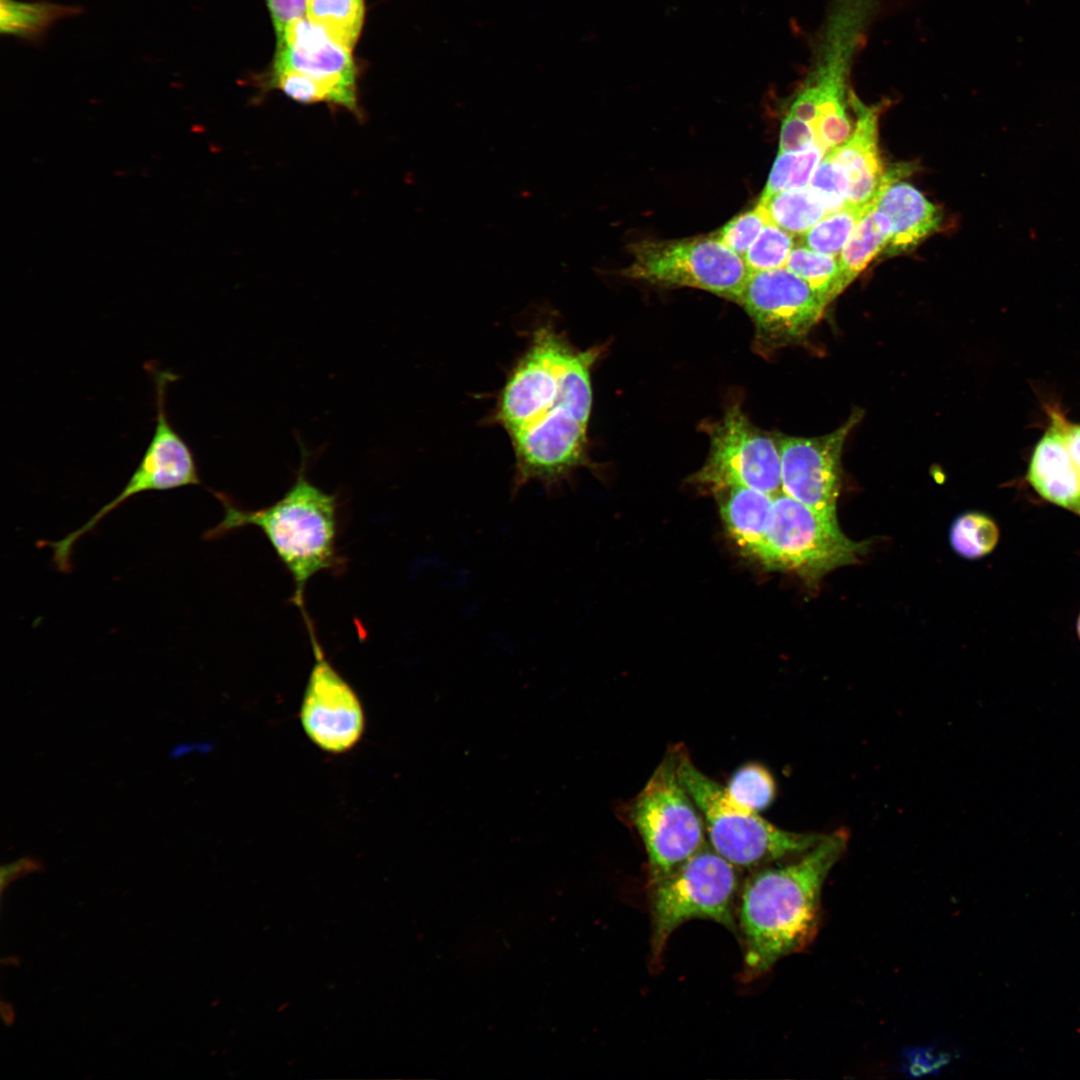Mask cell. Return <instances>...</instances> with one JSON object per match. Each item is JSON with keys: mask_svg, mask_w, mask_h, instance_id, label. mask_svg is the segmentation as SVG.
<instances>
[{"mask_svg": "<svg viewBox=\"0 0 1080 1080\" xmlns=\"http://www.w3.org/2000/svg\"><path fill=\"white\" fill-rule=\"evenodd\" d=\"M848 840V831L837 829L824 834L791 863L765 866L746 878L736 907L744 952L743 981L762 976L815 938L823 884L844 854Z\"/></svg>", "mask_w": 1080, "mask_h": 1080, "instance_id": "6da1fadb", "label": "cell"}, {"mask_svg": "<svg viewBox=\"0 0 1080 1080\" xmlns=\"http://www.w3.org/2000/svg\"><path fill=\"white\" fill-rule=\"evenodd\" d=\"M305 459L289 490L270 506L246 510L224 493H215L224 508L223 519L203 538L217 539L246 526L259 528L289 571L292 602L305 612L308 581L336 564L337 500L306 478Z\"/></svg>", "mask_w": 1080, "mask_h": 1080, "instance_id": "7a4b0ae2", "label": "cell"}, {"mask_svg": "<svg viewBox=\"0 0 1080 1080\" xmlns=\"http://www.w3.org/2000/svg\"><path fill=\"white\" fill-rule=\"evenodd\" d=\"M678 775L702 816L711 848L738 869H759L815 846L824 834L783 830L734 803L682 746L672 750Z\"/></svg>", "mask_w": 1080, "mask_h": 1080, "instance_id": "3957f363", "label": "cell"}, {"mask_svg": "<svg viewBox=\"0 0 1080 1080\" xmlns=\"http://www.w3.org/2000/svg\"><path fill=\"white\" fill-rule=\"evenodd\" d=\"M738 868L707 844L671 875L649 886L652 968H658L671 934L692 919H708L738 933Z\"/></svg>", "mask_w": 1080, "mask_h": 1080, "instance_id": "277c9868", "label": "cell"}, {"mask_svg": "<svg viewBox=\"0 0 1080 1080\" xmlns=\"http://www.w3.org/2000/svg\"><path fill=\"white\" fill-rule=\"evenodd\" d=\"M630 816L647 853L648 886L706 845L702 816L678 775L672 751L635 797Z\"/></svg>", "mask_w": 1080, "mask_h": 1080, "instance_id": "5b68a950", "label": "cell"}, {"mask_svg": "<svg viewBox=\"0 0 1080 1080\" xmlns=\"http://www.w3.org/2000/svg\"><path fill=\"white\" fill-rule=\"evenodd\" d=\"M866 548L867 543L847 538L837 521L821 516L782 491L773 498L756 559L815 583L836 568L856 563Z\"/></svg>", "mask_w": 1080, "mask_h": 1080, "instance_id": "8992f818", "label": "cell"}, {"mask_svg": "<svg viewBox=\"0 0 1080 1080\" xmlns=\"http://www.w3.org/2000/svg\"><path fill=\"white\" fill-rule=\"evenodd\" d=\"M621 274L665 287L698 288L738 303L751 273L744 259L714 234L677 240H641Z\"/></svg>", "mask_w": 1080, "mask_h": 1080, "instance_id": "52a82bcc", "label": "cell"}, {"mask_svg": "<svg viewBox=\"0 0 1080 1080\" xmlns=\"http://www.w3.org/2000/svg\"><path fill=\"white\" fill-rule=\"evenodd\" d=\"M575 351L552 325L536 329L496 404L495 422L509 437L532 427L565 401Z\"/></svg>", "mask_w": 1080, "mask_h": 1080, "instance_id": "ba28073f", "label": "cell"}, {"mask_svg": "<svg viewBox=\"0 0 1080 1080\" xmlns=\"http://www.w3.org/2000/svg\"><path fill=\"white\" fill-rule=\"evenodd\" d=\"M145 368L153 379L155 391L156 416L152 438L121 492L82 526L58 540L59 548L66 553H71L84 534L93 530L103 518L131 497L144 492L169 491L201 484L194 453L173 428L166 410L167 388L177 379V375L158 368L152 362L147 363Z\"/></svg>", "mask_w": 1080, "mask_h": 1080, "instance_id": "9c48e42d", "label": "cell"}, {"mask_svg": "<svg viewBox=\"0 0 1080 1080\" xmlns=\"http://www.w3.org/2000/svg\"><path fill=\"white\" fill-rule=\"evenodd\" d=\"M696 479L717 492L748 487L775 496L782 492L777 441L734 405L711 430L710 453Z\"/></svg>", "mask_w": 1080, "mask_h": 1080, "instance_id": "30bf717a", "label": "cell"}, {"mask_svg": "<svg viewBox=\"0 0 1080 1080\" xmlns=\"http://www.w3.org/2000/svg\"><path fill=\"white\" fill-rule=\"evenodd\" d=\"M737 304L753 320L756 339L765 350L800 342L827 306L787 267L751 272Z\"/></svg>", "mask_w": 1080, "mask_h": 1080, "instance_id": "8fae6325", "label": "cell"}, {"mask_svg": "<svg viewBox=\"0 0 1080 1080\" xmlns=\"http://www.w3.org/2000/svg\"><path fill=\"white\" fill-rule=\"evenodd\" d=\"M314 664L304 690L300 722L306 736L322 751L341 754L356 746L365 729L362 703L352 686L327 660L313 625L303 613Z\"/></svg>", "mask_w": 1080, "mask_h": 1080, "instance_id": "7c38bea8", "label": "cell"}, {"mask_svg": "<svg viewBox=\"0 0 1080 1080\" xmlns=\"http://www.w3.org/2000/svg\"><path fill=\"white\" fill-rule=\"evenodd\" d=\"M861 414L855 411L839 428L818 437L780 435L782 491L821 516L837 521L843 445Z\"/></svg>", "mask_w": 1080, "mask_h": 1080, "instance_id": "4fadbf2b", "label": "cell"}, {"mask_svg": "<svg viewBox=\"0 0 1080 1080\" xmlns=\"http://www.w3.org/2000/svg\"><path fill=\"white\" fill-rule=\"evenodd\" d=\"M294 70L330 88L338 106L357 117L362 116L357 99V67L352 50L334 42L320 27L307 18L291 23L281 39L273 70Z\"/></svg>", "mask_w": 1080, "mask_h": 1080, "instance_id": "5bb4252c", "label": "cell"}, {"mask_svg": "<svg viewBox=\"0 0 1080 1080\" xmlns=\"http://www.w3.org/2000/svg\"><path fill=\"white\" fill-rule=\"evenodd\" d=\"M1048 426L1030 457L1026 480L1046 501L1080 517V466L1060 423L1062 408L1044 405Z\"/></svg>", "mask_w": 1080, "mask_h": 1080, "instance_id": "9a60e30c", "label": "cell"}, {"mask_svg": "<svg viewBox=\"0 0 1080 1080\" xmlns=\"http://www.w3.org/2000/svg\"><path fill=\"white\" fill-rule=\"evenodd\" d=\"M851 107L857 116L854 131L826 154L847 180V205L864 206L874 202L886 174L878 147L880 106H868L852 92Z\"/></svg>", "mask_w": 1080, "mask_h": 1080, "instance_id": "2e32d148", "label": "cell"}, {"mask_svg": "<svg viewBox=\"0 0 1080 1080\" xmlns=\"http://www.w3.org/2000/svg\"><path fill=\"white\" fill-rule=\"evenodd\" d=\"M897 171L886 172L874 199L875 207L885 213L892 225L884 253L895 255L912 249L935 232L942 220L940 210L918 189L897 181Z\"/></svg>", "mask_w": 1080, "mask_h": 1080, "instance_id": "e0dca14e", "label": "cell"}, {"mask_svg": "<svg viewBox=\"0 0 1080 1080\" xmlns=\"http://www.w3.org/2000/svg\"><path fill=\"white\" fill-rule=\"evenodd\" d=\"M719 493L720 513L729 535L742 551L756 559L774 496L748 487H732Z\"/></svg>", "mask_w": 1080, "mask_h": 1080, "instance_id": "ac0fdd59", "label": "cell"}, {"mask_svg": "<svg viewBox=\"0 0 1080 1080\" xmlns=\"http://www.w3.org/2000/svg\"><path fill=\"white\" fill-rule=\"evenodd\" d=\"M891 231L889 217L875 206L863 215L838 256L839 293L885 250Z\"/></svg>", "mask_w": 1080, "mask_h": 1080, "instance_id": "d6986e66", "label": "cell"}, {"mask_svg": "<svg viewBox=\"0 0 1080 1080\" xmlns=\"http://www.w3.org/2000/svg\"><path fill=\"white\" fill-rule=\"evenodd\" d=\"M79 6L45 0H0L1 34L36 42L59 20L81 13Z\"/></svg>", "mask_w": 1080, "mask_h": 1080, "instance_id": "ffe728a7", "label": "cell"}, {"mask_svg": "<svg viewBox=\"0 0 1080 1080\" xmlns=\"http://www.w3.org/2000/svg\"><path fill=\"white\" fill-rule=\"evenodd\" d=\"M758 204L768 220L793 236H802L828 212L822 198L809 185L761 196Z\"/></svg>", "mask_w": 1080, "mask_h": 1080, "instance_id": "44dd1931", "label": "cell"}, {"mask_svg": "<svg viewBox=\"0 0 1080 1080\" xmlns=\"http://www.w3.org/2000/svg\"><path fill=\"white\" fill-rule=\"evenodd\" d=\"M306 18L334 42L352 50L364 21V1L307 0Z\"/></svg>", "mask_w": 1080, "mask_h": 1080, "instance_id": "7402d4cb", "label": "cell"}, {"mask_svg": "<svg viewBox=\"0 0 1080 1080\" xmlns=\"http://www.w3.org/2000/svg\"><path fill=\"white\" fill-rule=\"evenodd\" d=\"M874 206V202L864 206L847 205L827 213L800 236V244L815 252L838 257L859 220Z\"/></svg>", "mask_w": 1080, "mask_h": 1080, "instance_id": "603a6c76", "label": "cell"}, {"mask_svg": "<svg viewBox=\"0 0 1080 1080\" xmlns=\"http://www.w3.org/2000/svg\"><path fill=\"white\" fill-rule=\"evenodd\" d=\"M802 278L827 305L838 296V257L815 252L804 245L794 246L786 266Z\"/></svg>", "mask_w": 1080, "mask_h": 1080, "instance_id": "cb8c5ba5", "label": "cell"}, {"mask_svg": "<svg viewBox=\"0 0 1080 1080\" xmlns=\"http://www.w3.org/2000/svg\"><path fill=\"white\" fill-rule=\"evenodd\" d=\"M724 787L728 797L737 805L758 813L767 808L776 795L772 774L758 763L740 767Z\"/></svg>", "mask_w": 1080, "mask_h": 1080, "instance_id": "d4e9b609", "label": "cell"}, {"mask_svg": "<svg viewBox=\"0 0 1080 1080\" xmlns=\"http://www.w3.org/2000/svg\"><path fill=\"white\" fill-rule=\"evenodd\" d=\"M825 152L817 145L794 152H778L762 196L809 185Z\"/></svg>", "mask_w": 1080, "mask_h": 1080, "instance_id": "484cf974", "label": "cell"}, {"mask_svg": "<svg viewBox=\"0 0 1080 1080\" xmlns=\"http://www.w3.org/2000/svg\"><path fill=\"white\" fill-rule=\"evenodd\" d=\"M999 537L995 521L979 512H968L958 517L950 532L953 549L968 559H978L991 553Z\"/></svg>", "mask_w": 1080, "mask_h": 1080, "instance_id": "4316f807", "label": "cell"}, {"mask_svg": "<svg viewBox=\"0 0 1080 1080\" xmlns=\"http://www.w3.org/2000/svg\"><path fill=\"white\" fill-rule=\"evenodd\" d=\"M794 248L793 235L768 222L743 256L750 272L785 267Z\"/></svg>", "mask_w": 1080, "mask_h": 1080, "instance_id": "83f0119b", "label": "cell"}, {"mask_svg": "<svg viewBox=\"0 0 1080 1080\" xmlns=\"http://www.w3.org/2000/svg\"><path fill=\"white\" fill-rule=\"evenodd\" d=\"M270 86L303 104L330 103L338 106L333 91L313 78L294 70L272 71Z\"/></svg>", "mask_w": 1080, "mask_h": 1080, "instance_id": "f1b7e54d", "label": "cell"}, {"mask_svg": "<svg viewBox=\"0 0 1080 1080\" xmlns=\"http://www.w3.org/2000/svg\"><path fill=\"white\" fill-rule=\"evenodd\" d=\"M768 222L764 210L757 204L734 217L714 235L743 258Z\"/></svg>", "mask_w": 1080, "mask_h": 1080, "instance_id": "f546056e", "label": "cell"}, {"mask_svg": "<svg viewBox=\"0 0 1080 1080\" xmlns=\"http://www.w3.org/2000/svg\"><path fill=\"white\" fill-rule=\"evenodd\" d=\"M809 186L822 198L828 213L847 206V180L827 154L816 167Z\"/></svg>", "mask_w": 1080, "mask_h": 1080, "instance_id": "4dcf8cb0", "label": "cell"}, {"mask_svg": "<svg viewBox=\"0 0 1080 1080\" xmlns=\"http://www.w3.org/2000/svg\"><path fill=\"white\" fill-rule=\"evenodd\" d=\"M814 145L818 146L813 126L787 114L781 126L779 152L800 151Z\"/></svg>", "mask_w": 1080, "mask_h": 1080, "instance_id": "1f68e13d", "label": "cell"}, {"mask_svg": "<svg viewBox=\"0 0 1080 1080\" xmlns=\"http://www.w3.org/2000/svg\"><path fill=\"white\" fill-rule=\"evenodd\" d=\"M307 0H266L277 40L281 39L286 28L294 21L303 18Z\"/></svg>", "mask_w": 1080, "mask_h": 1080, "instance_id": "d6a6232c", "label": "cell"}, {"mask_svg": "<svg viewBox=\"0 0 1080 1080\" xmlns=\"http://www.w3.org/2000/svg\"><path fill=\"white\" fill-rule=\"evenodd\" d=\"M43 870L42 863L29 856L21 857L15 861L7 863L1 867L0 870V892L3 894L6 887L17 880L32 872H38Z\"/></svg>", "mask_w": 1080, "mask_h": 1080, "instance_id": "836d02e7", "label": "cell"}, {"mask_svg": "<svg viewBox=\"0 0 1080 1080\" xmlns=\"http://www.w3.org/2000/svg\"><path fill=\"white\" fill-rule=\"evenodd\" d=\"M1061 426L1065 439L1080 465V423L1071 422L1062 412Z\"/></svg>", "mask_w": 1080, "mask_h": 1080, "instance_id": "e575fe53", "label": "cell"}, {"mask_svg": "<svg viewBox=\"0 0 1080 1080\" xmlns=\"http://www.w3.org/2000/svg\"><path fill=\"white\" fill-rule=\"evenodd\" d=\"M1076 630H1077V635H1078V637L1080 639V614H1079L1078 619H1077Z\"/></svg>", "mask_w": 1080, "mask_h": 1080, "instance_id": "d590c367", "label": "cell"}]
</instances>
